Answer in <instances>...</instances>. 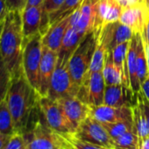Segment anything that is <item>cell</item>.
I'll return each instance as SVG.
<instances>
[{
  "label": "cell",
  "instance_id": "cell-16",
  "mask_svg": "<svg viewBox=\"0 0 149 149\" xmlns=\"http://www.w3.org/2000/svg\"><path fill=\"white\" fill-rule=\"evenodd\" d=\"M72 14L66 16L49 26L47 31L42 35V45L58 53L63 38L70 26Z\"/></svg>",
  "mask_w": 149,
  "mask_h": 149
},
{
  "label": "cell",
  "instance_id": "cell-12",
  "mask_svg": "<svg viewBox=\"0 0 149 149\" xmlns=\"http://www.w3.org/2000/svg\"><path fill=\"white\" fill-rule=\"evenodd\" d=\"M139 93V92H138ZM138 93L125 84L106 85L104 104L113 107H132L138 102Z\"/></svg>",
  "mask_w": 149,
  "mask_h": 149
},
{
  "label": "cell",
  "instance_id": "cell-14",
  "mask_svg": "<svg viewBox=\"0 0 149 149\" xmlns=\"http://www.w3.org/2000/svg\"><path fill=\"white\" fill-rule=\"evenodd\" d=\"M91 116L102 124L115 123L132 119L131 107H113L106 104L91 106Z\"/></svg>",
  "mask_w": 149,
  "mask_h": 149
},
{
  "label": "cell",
  "instance_id": "cell-26",
  "mask_svg": "<svg viewBox=\"0 0 149 149\" xmlns=\"http://www.w3.org/2000/svg\"><path fill=\"white\" fill-rule=\"evenodd\" d=\"M83 1L84 0H65L60 8L49 16V26L76 12L80 7Z\"/></svg>",
  "mask_w": 149,
  "mask_h": 149
},
{
  "label": "cell",
  "instance_id": "cell-28",
  "mask_svg": "<svg viewBox=\"0 0 149 149\" xmlns=\"http://www.w3.org/2000/svg\"><path fill=\"white\" fill-rule=\"evenodd\" d=\"M65 0H44L42 5V21L40 33L43 35L49 28V16L60 8Z\"/></svg>",
  "mask_w": 149,
  "mask_h": 149
},
{
  "label": "cell",
  "instance_id": "cell-1",
  "mask_svg": "<svg viewBox=\"0 0 149 149\" xmlns=\"http://www.w3.org/2000/svg\"><path fill=\"white\" fill-rule=\"evenodd\" d=\"M40 96L29 84L24 71L12 78L6 95L15 132L21 133L29 130L40 115Z\"/></svg>",
  "mask_w": 149,
  "mask_h": 149
},
{
  "label": "cell",
  "instance_id": "cell-21",
  "mask_svg": "<svg viewBox=\"0 0 149 149\" xmlns=\"http://www.w3.org/2000/svg\"><path fill=\"white\" fill-rule=\"evenodd\" d=\"M132 113L133 129L138 135L139 141H140L144 138L149 136V126L139 93H138V102L132 107Z\"/></svg>",
  "mask_w": 149,
  "mask_h": 149
},
{
  "label": "cell",
  "instance_id": "cell-42",
  "mask_svg": "<svg viewBox=\"0 0 149 149\" xmlns=\"http://www.w3.org/2000/svg\"><path fill=\"white\" fill-rule=\"evenodd\" d=\"M44 0H27L26 6H37V7H42Z\"/></svg>",
  "mask_w": 149,
  "mask_h": 149
},
{
  "label": "cell",
  "instance_id": "cell-22",
  "mask_svg": "<svg viewBox=\"0 0 149 149\" xmlns=\"http://www.w3.org/2000/svg\"><path fill=\"white\" fill-rule=\"evenodd\" d=\"M136 49H137V34L135 33L130 40L128 53H127V66L130 77V86L132 90L138 93L141 91V85L139 80L137 72V61H136Z\"/></svg>",
  "mask_w": 149,
  "mask_h": 149
},
{
  "label": "cell",
  "instance_id": "cell-8",
  "mask_svg": "<svg viewBox=\"0 0 149 149\" xmlns=\"http://www.w3.org/2000/svg\"><path fill=\"white\" fill-rule=\"evenodd\" d=\"M74 135L91 144L108 149L113 148V139L109 135L104 125L91 115L82 122Z\"/></svg>",
  "mask_w": 149,
  "mask_h": 149
},
{
  "label": "cell",
  "instance_id": "cell-46",
  "mask_svg": "<svg viewBox=\"0 0 149 149\" xmlns=\"http://www.w3.org/2000/svg\"><path fill=\"white\" fill-rule=\"evenodd\" d=\"M146 2H147V3H149V0H145Z\"/></svg>",
  "mask_w": 149,
  "mask_h": 149
},
{
  "label": "cell",
  "instance_id": "cell-41",
  "mask_svg": "<svg viewBox=\"0 0 149 149\" xmlns=\"http://www.w3.org/2000/svg\"><path fill=\"white\" fill-rule=\"evenodd\" d=\"M139 149H149V136L139 141Z\"/></svg>",
  "mask_w": 149,
  "mask_h": 149
},
{
  "label": "cell",
  "instance_id": "cell-13",
  "mask_svg": "<svg viewBox=\"0 0 149 149\" xmlns=\"http://www.w3.org/2000/svg\"><path fill=\"white\" fill-rule=\"evenodd\" d=\"M58 59V53L42 45V56L40 67L39 89L40 97H47L49 90L51 78L55 69Z\"/></svg>",
  "mask_w": 149,
  "mask_h": 149
},
{
  "label": "cell",
  "instance_id": "cell-23",
  "mask_svg": "<svg viewBox=\"0 0 149 149\" xmlns=\"http://www.w3.org/2000/svg\"><path fill=\"white\" fill-rule=\"evenodd\" d=\"M130 41L121 43L116 46L111 52L112 54V59L116 66L119 68L122 77L123 83L126 86H130V77H129V71L127 66V53L129 48Z\"/></svg>",
  "mask_w": 149,
  "mask_h": 149
},
{
  "label": "cell",
  "instance_id": "cell-24",
  "mask_svg": "<svg viewBox=\"0 0 149 149\" xmlns=\"http://www.w3.org/2000/svg\"><path fill=\"white\" fill-rule=\"evenodd\" d=\"M103 76L106 85L124 84L122 74L119 68L114 63L111 51L108 53L105 58L104 65L103 68Z\"/></svg>",
  "mask_w": 149,
  "mask_h": 149
},
{
  "label": "cell",
  "instance_id": "cell-17",
  "mask_svg": "<svg viewBox=\"0 0 149 149\" xmlns=\"http://www.w3.org/2000/svg\"><path fill=\"white\" fill-rule=\"evenodd\" d=\"M146 6L144 3L123 8L119 21L129 26L133 33H142L145 27Z\"/></svg>",
  "mask_w": 149,
  "mask_h": 149
},
{
  "label": "cell",
  "instance_id": "cell-44",
  "mask_svg": "<svg viewBox=\"0 0 149 149\" xmlns=\"http://www.w3.org/2000/svg\"><path fill=\"white\" fill-rule=\"evenodd\" d=\"M3 27H4V21H0V37H1V33L3 31Z\"/></svg>",
  "mask_w": 149,
  "mask_h": 149
},
{
  "label": "cell",
  "instance_id": "cell-36",
  "mask_svg": "<svg viewBox=\"0 0 149 149\" xmlns=\"http://www.w3.org/2000/svg\"><path fill=\"white\" fill-rule=\"evenodd\" d=\"M116 1L123 7H127V6H135V5H139V4H142L144 3L145 0H116Z\"/></svg>",
  "mask_w": 149,
  "mask_h": 149
},
{
  "label": "cell",
  "instance_id": "cell-27",
  "mask_svg": "<svg viewBox=\"0 0 149 149\" xmlns=\"http://www.w3.org/2000/svg\"><path fill=\"white\" fill-rule=\"evenodd\" d=\"M15 132L13 119L9 110L6 99L0 103V133L11 136Z\"/></svg>",
  "mask_w": 149,
  "mask_h": 149
},
{
  "label": "cell",
  "instance_id": "cell-29",
  "mask_svg": "<svg viewBox=\"0 0 149 149\" xmlns=\"http://www.w3.org/2000/svg\"><path fill=\"white\" fill-rule=\"evenodd\" d=\"M112 149H139V138L134 129L114 139Z\"/></svg>",
  "mask_w": 149,
  "mask_h": 149
},
{
  "label": "cell",
  "instance_id": "cell-9",
  "mask_svg": "<svg viewBox=\"0 0 149 149\" xmlns=\"http://www.w3.org/2000/svg\"><path fill=\"white\" fill-rule=\"evenodd\" d=\"M105 86L103 70L93 72L84 77L77 96L90 106H98L104 104Z\"/></svg>",
  "mask_w": 149,
  "mask_h": 149
},
{
  "label": "cell",
  "instance_id": "cell-3",
  "mask_svg": "<svg viewBox=\"0 0 149 149\" xmlns=\"http://www.w3.org/2000/svg\"><path fill=\"white\" fill-rule=\"evenodd\" d=\"M23 135L26 149H63L69 145L65 136L47 125L41 112L33 126Z\"/></svg>",
  "mask_w": 149,
  "mask_h": 149
},
{
  "label": "cell",
  "instance_id": "cell-45",
  "mask_svg": "<svg viewBox=\"0 0 149 149\" xmlns=\"http://www.w3.org/2000/svg\"><path fill=\"white\" fill-rule=\"evenodd\" d=\"M63 149H74V147H73V146H71V144L69 143V145H68V146H66V147H64Z\"/></svg>",
  "mask_w": 149,
  "mask_h": 149
},
{
  "label": "cell",
  "instance_id": "cell-4",
  "mask_svg": "<svg viewBox=\"0 0 149 149\" xmlns=\"http://www.w3.org/2000/svg\"><path fill=\"white\" fill-rule=\"evenodd\" d=\"M96 44L97 33L93 31L86 33L68 62L71 77L78 88L82 85L84 77L91 67Z\"/></svg>",
  "mask_w": 149,
  "mask_h": 149
},
{
  "label": "cell",
  "instance_id": "cell-30",
  "mask_svg": "<svg viewBox=\"0 0 149 149\" xmlns=\"http://www.w3.org/2000/svg\"><path fill=\"white\" fill-rule=\"evenodd\" d=\"M103 125L113 140L116 139L117 138L120 137L121 135L125 134V132L133 129L132 119L122 120V121H118V122H115V123L103 124Z\"/></svg>",
  "mask_w": 149,
  "mask_h": 149
},
{
  "label": "cell",
  "instance_id": "cell-33",
  "mask_svg": "<svg viewBox=\"0 0 149 149\" xmlns=\"http://www.w3.org/2000/svg\"><path fill=\"white\" fill-rule=\"evenodd\" d=\"M68 141L71 144V146L74 149H108L106 147H103L95 144H91L86 141H84L78 138H77L74 134L65 136Z\"/></svg>",
  "mask_w": 149,
  "mask_h": 149
},
{
  "label": "cell",
  "instance_id": "cell-7",
  "mask_svg": "<svg viewBox=\"0 0 149 149\" xmlns=\"http://www.w3.org/2000/svg\"><path fill=\"white\" fill-rule=\"evenodd\" d=\"M40 107L46 123L52 130L63 136L74 133V129L57 101L47 97H40Z\"/></svg>",
  "mask_w": 149,
  "mask_h": 149
},
{
  "label": "cell",
  "instance_id": "cell-15",
  "mask_svg": "<svg viewBox=\"0 0 149 149\" xmlns=\"http://www.w3.org/2000/svg\"><path fill=\"white\" fill-rule=\"evenodd\" d=\"M101 30L106 40L109 51H111L116 46L121 43L130 41L134 35L132 30L119 20L101 26Z\"/></svg>",
  "mask_w": 149,
  "mask_h": 149
},
{
  "label": "cell",
  "instance_id": "cell-43",
  "mask_svg": "<svg viewBox=\"0 0 149 149\" xmlns=\"http://www.w3.org/2000/svg\"><path fill=\"white\" fill-rule=\"evenodd\" d=\"M9 137L10 136H6V135L0 133V149H3V147L5 146L6 143L7 142V140L9 139Z\"/></svg>",
  "mask_w": 149,
  "mask_h": 149
},
{
  "label": "cell",
  "instance_id": "cell-38",
  "mask_svg": "<svg viewBox=\"0 0 149 149\" xmlns=\"http://www.w3.org/2000/svg\"><path fill=\"white\" fill-rule=\"evenodd\" d=\"M8 8L6 6V4L5 0H0V21H4L7 13H8Z\"/></svg>",
  "mask_w": 149,
  "mask_h": 149
},
{
  "label": "cell",
  "instance_id": "cell-32",
  "mask_svg": "<svg viewBox=\"0 0 149 149\" xmlns=\"http://www.w3.org/2000/svg\"><path fill=\"white\" fill-rule=\"evenodd\" d=\"M3 149H26V141L23 133L15 132L12 134Z\"/></svg>",
  "mask_w": 149,
  "mask_h": 149
},
{
  "label": "cell",
  "instance_id": "cell-25",
  "mask_svg": "<svg viewBox=\"0 0 149 149\" xmlns=\"http://www.w3.org/2000/svg\"><path fill=\"white\" fill-rule=\"evenodd\" d=\"M137 34V49H136V61H137V72L140 83V85L149 76L147 61L146 56V52L143 45V40L141 38V33Z\"/></svg>",
  "mask_w": 149,
  "mask_h": 149
},
{
  "label": "cell",
  "instance_id": "cell-39",
  "mask_svg": "<svg viewBox=\"0 0 149 149\" xmlns=\"http://www.w3.org/2000/svg\"><path fill=\"white\" fill-rule=\"evenodd\" d=\"M141 38L143 40V45H144V48H145V52H146V61H147V66H148V71H149V41L147 40L146 35L144 33H141Z\"/></svg>",
  "mask_w": 149,
  "mask_h": 149
},
{
  "label": "cell",
  "instance_id": "cell-19",
  "mask_svg": "<svg viewBox=\"0 0 149 149\" xmlns=\"http://www.w3.org/2000/svg\"><path fill=\"white\" fill-rule=\"evenodd\" d=\"M84 36L82 35L77 29L74 27V25L70 24V26L68 27L61 46L58 51V62H68L73 52L74 51L79 45L80 41Z\"/></svg>",
  "mask_w": 149,
  "mask_h": 149
},
{
  "label": "cell",
  "instance_id": "cell-34",
  "mask_svg": "<svg viewBox=\"0 0 149 149\" xmlns=\"http://www.w3.org/2000/svg\"><path fill=\"white\" fill-rule=\"evenodd\" d=\"M8 11H15L22 13L26 7L27 0H5Z\"/></svg>",
  "mask_w": 149,
  "mask_h": 149
},
{
  "label": "cell",
  "instance_id": "cell-35",
  "mask_svg": "<svg viewBox=\"0 0 149 149\" xmlns=\"http://www.w3.org/2000/svg\"><path fill=\"white\" fill-rule=\"evenodd\" d=\"M139 97H140V99H141V102H142V104H143V108H144V111H145V113H146V119H147V122H148V126H149V101L144 96V94L142 93L141 91L139 92Z\"/></svg>",
  "mask_w": 149,
  "mask_h": 149
},
{
  "label": "cell",
  "instance_id": "cell-5",
  "mask_svg": "<svg viewBox=\"0 0 149 149\" xmlns=\"http://www.w3.org/2000/svg\"><path fill=\"white\" fill-rule=\"evenodd\" d=\"M42 56V34H35L24 41L22 67L29 84L38 91L40 67Z\"/></svg>",
  "mask_w": 149,
  "mask_h": 149
},
{
  "label": "cell",
  "instance_id": "cell-2",
  "mask_svg": "<svg viewBox=\"0 0 149 149\" xmlns=\"http://www.w3.org/2000/svg\"><path fill=\"white\" fill-rule=\"evenodd\" d=\"M23 49L24 35L21 13L10 11L4 20V27L0 37V54L12 78L23 72Z\"/></svg>",
  "mask_w": 149,
  "mask_h": 149
},
{
  "label": "cell",
  "instance_id": "cell-10",
  "mask_svg": "<svg viewBox=\"0 0 149 149\" xmlns=\"http://www.w3.org/2000/svg\"><path fill=\"white\" fill-rule=\"evenodd\" d=\"M98 3L99 0H84L80 7L72 14L71 24L84 36L99 28Z\"/></svg>",
  "mask_w": 149,
  "mask_h": 149
},
{
  "label": "cell",
  "instance_id": "cell-18",
  "mask_svg": "<svg viewBox=\"0 0 149 149\" xmlns=\"http://www.w3.org/2000/svg\"><path fill=\"white\" fill-rule=\"evenodd\" d=\"M24 41L39 33L42 21V7L26 6L21 13Z\"/></svg>",
  "mask_w": 149,
  "mask_h": 149
},
{
  "label": "cell",
  "instance_id": "cell-6",
  "mask_svg": "<svg viewBox=\"0 0 149 149\" xmlns=\"http://www.w3.org/2000/svg\"><path fill=\"white\" fill-rule=\"evenodd\" d=\"M79 88L74 83L68 70V62H58L51 78L47 97L57 101L59 99L77 96Z\"/></svg>",
  "mask_w": 149,
  "mask_h": 149
},
{
  "label": "cell",
  "instance_id": "cell-40",
  "mask_svg": "<svg viewBox=\"0 0 149 149\" xmlns=\"http://www.w3.org/2000/svg\"><path fill=\"white\" fill-rule=\"evenodd\" d=\"M141 91L149 101V76L141 84Z\"/></svg>",
  "mask_w": 149,
  "mask_h": 149
},
{
  "label": "cell",
  "instance_id": "cell-20",
  "mask_svg": "<svg viewBox=\"0 0 149 149\" xmlns=\"http://www.w3.org/2000/svg\"><path fill=\"white\" fill-rule=\"evenodd\" d=\"M123 7L116 0H99L98 23L99 28L106 24L118 21Z\"/></svg>",
  "mask_w": 149,
  "mask_h": 149
},
{
  "label": "cell",
  "instance_id": "cell-31",
  "mask_svg": "<svg viewBox=\"0 0 149 149\" xmlns=\"http://www.w3.org/2000/svg\"><path fill=\"white\" fill-rule=\"evenodd\" d=\"M12 81L11 74L0 54V103L6 99Z\"/></svg>",
  "mask_w": 149,
  "mask_h": 149
},
{
  "label": "cell",
  "instance_id": "cell-11",
  "mask_svg": "<svg viewBox=\"0 0 149 149\" xmlns=\"http://www.w3.org/2000/svg\"><path fill=\"white\" fill-rule=\"evenodd\" d=\"M67 118L76 132L82 122L91 115V106L82 101L77 96H70L57 100Z\"/></svg>",
  "mask_w": 149,
  "mask_h": 149
},
{
  "label": "cell",
  "instance_id": "cell-37",
  "mask_svg": "<svg viewBox=\"0 0 149 149\" xmlns=\"http://www.w3.org/2000/svg\"><path fill=\"white\" fill-rule=\"evenodd\" d=\"M145 4L146 6V21H145V27L143 33H145L147 40L149 41V3L145 1Z\"/></svg>",
  "mask_w": 149,
  "mask_h": 149
}]
</instances>
